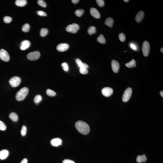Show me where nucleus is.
I'll use <instances>...</instances> for the list:
<instances>
[{"label": "nucleus", "mask_w": 163, "mask_h": 163, "mask_svg": "<svg viewBox=\"0 0 163 163\" xmlns=\"http://www.w3.org/2000/svg\"><path fill=\"white\" fill-rule=\"evenodd\" d=\"M112 70L115 73H117L119 68L120 65L119 62L115 60H113L111 63Z\"/></svg>", "instance_id": "9d476101"}, {"label": "nucleus", "mask_w": 163, "mask_h": 163, "mask_svg": "<svg viewBox=\"0 0 163 163\" xmlns=\"http://www.w3.org/2000/svg\"><path fill=\"white\" fill-rule=\"evenodd\" d=\"M136 160L137 163H141L142 162V159L141 156L139 155L137 157Z\"/></svg>", "instance_id": "4c0bfd02"}, {"label": "nucleus", "mask_w": 163, "mask_h": 163, "mask_svg": "<svg viewBox=\"0 0 163 163\" xmlns=\"http://www.w3.org/2000/svg\"><path fill=\"white\" fill-rule=\"evenodd\" d=\"M9 155V152L7 149H3L0 151V159L1 160L5 159Z\"/></svg>", "instance_id": "2eb2a0df"}, {"label": "nucleus", "mask_w": 163, "mask_h": 163, "mask_svg": "<svg viewBox=\"0 0 163 163\" xmlns=\"http://www.w3.org/2000/svg\"><path fill=\"white\" fill-rule=\"evenodd\" d=\"M79 72L81 74H86L88 72L87 69L84 67L80 68L79 69Z\"/></svg>", "instance_id": "c756f323"}, {"label": "nucleus", "mask_w": 163, "mask_h": 163, "mask_svg": "<svg viewBox=\"0 0 163 163\" xmlns=\"http://www.w3.org/2000/svg\"><path fill=\"white\" fill-rule=\"evenodd\" d=\"M48 33V30L46 28H42L41 30L40 35L42 37H44Z\"/></svg>", "instance_id": "b1692460"}, {"label": "nucleus", "mask_w": 163, "mask_h": 163, "mask_svg": "<svg viewBox=\"0 0 163 163\" xmlns=\"http://www.w3.org/2000/svg\"><path fill=\"white\" fill-rule=\"evenodd\" d=\"M30 42L27 40L23 41L21 44L20 48L22 50H25L29 48L30 45Z\"/></svg>", "instance_id": "ddd939ff"}, {"label": "nucleus", "mask_w": 163, "mask_h": 163, "mask_svg": "<svg viewBox=\"0 0 163 163\" xmlns=\"http://www.w3.org/2000/svg\"><path fill=\"white\" fill-rule=\"evenodd\" d=\"M29 92V89L27 87H24L20 90L17 93L15 97L18 101H22L26 96Z\"/></svg>", "instance_id": "f03ea898"}, {"label": "nucleus", "mask_w": 163, "mask_h": 163, "mask_svg": "<svg viewBox=\"0 0 163 163\" xmlns=\"http://www.w3.org/2000/svg\"><path fill=\"white\" fill-rule=\"evenodd\" d=\"M119 38L120 41L122 42H124L125 40V34L123 33H121L119 34Z\"/></svg>", "instance_id": "f704fd0d"}, {"label": "nucleus", "mask_w": 163, "mask_h": 163, "mask_svg": "<svg viewBox=\"0 0 163 163\" xmlns=\"http://www.w3.org/2000/svg\"><path fill=\"white\" fill-rule=\"evenodd\" d=\"M62 67L63 69L66 71H67L69 70V67L68 64L64 62L61 64Z\"/></svg>", "instance_id": "72a5a7b5"}, {"label": "nucleus", "mask_w": 163, "mask_h": 163, "mask_svg": "<svg viewBox=\"0 0 163 163\" xmlns=\"http://www.w3.org/2000/svg\"><path fill=\"white\" fill-rule=\"evenodd\" d=\"M88 32L89 34L91 35L93 34H95L96 32V27L94 26L90 27L88 30Z\"/></svg>", "instance_id": "4be33fe9"}, {"label": "nucleus", "mask_w": 163, "mask_h": 163, "mask_svg": "<svg viewBox=\"0 0 163 163\" xmlns=\"http://www.w3.org/2000/svg\"><path fill=\"white\" fill-rule=\"evenodd\" d=\"M27 132V128L26 126L24 125H23L22 127L21 130V135L23 136H24L26 135V133Z\"/></svg>", "instance_id": "cd10ccee"}, {"label": "nucleus", "mask_w": 163, "mask_h": 163, "mask_svg": "<svg viewBox=\"0 0 163 163\" xmlns=\"http://www.w3.org/2000/svg\"><path fill=\"white\" fill-rule=\"evenodd\" d=\"M46 93L48 96H54L56 95V93L54 91L48 89L46 91Z\"/></svg>", "instance_id": "bb28decb"}, {"label": "nucleus", "mask_w": 163, "mask_h": 163, "mask_svg": "<svg viewBox=\"0 0 163 163\" xmlns=\"http://www.w3.org/2000/svg\"><path fill=\"white\" fill-rule=\"evenodd\" d=\"M132 89L130 88H128L125 91L122 97V101L124 102H127L131 96Z\"/></svg>", "instance_id": "20e7f679"}, {"label": "nucleus", "mask_w": 163, "mask_h": 163, "mask_svg": "<svg viewBox=\"0 0 163 163\" xmlns=\"http://www.w3.org/2000/svg\"><path fill=\"white\" fill-rule=\"evenodd\" d=\"M42 100V97L40 95H37L35 96L34 98V102L37 104L41 102Z\"/></svg>", "instance_id": "5701e85b"}, {"label": "nucleus", "mask_w": 163, "mask_h": 163, "mask_svg": "<svg viewBox=\"0 0 163 163\" xmlns=\"http://www.w3.org/2000/svg\"><path fill=\"white\" fill-rule=\"evenodd\" d=\"M63 163H75V162L70 159H65L63 162Z\"/></svg>", "instance_id": "58836bf2"}, {"label": "nucleus", "mask_w": 163, "mask_h": 163, "mask_svg": "<svg viewBox=\"0 0 163 163\" xmlns=\"http://www.w3.org/2000/svg\"><path fill=\"white\" fill-rule=\"evenodd\" d=\"M130 47L133 50H137V48L136 46L133 44H130Z\"/></svg>", "instance_id": "ea45409f"}, {"label": "nucleus", "mask_w": 163, "mask_h": 163, "mask_svg": "<svg viewBox=\"0 0 163 163\" xmlns=\"http://www.w3.org/2000/svg\"><path fill=\"white\" fill-rule=\"evenodd\" d=\"M9 118L10 119L14 122H16L18 120V117L17 114L15 112H12L9 114Z\"/></svg>", "instance_id": "f3484780"}, {"label": "nucleus", "mask_w": 163, "mask_h": 163, "mask_svg": "<svg viewBox=\"0 0 163 163\" xmlns=\"http://www.w3.org/2000/svg\"><path fill=\"white\" fill-rule=\"evenodd\" d=\"M144 12L142 11H140L136 15L135 19L137 22H140L144 18Z\"/></svg>", "instance_id": "dca6fc26"}, {"label": "nucleus", "mask_w": 163, "mask_h": 163, "mask_svg": "<svg viewBox=\"0 0 163 163\" xmlns=\"http://www.w3.org/2000/svg\"><path fill=\"white\" fill-rule=\"evenodd\" d=\"M62 141L61 139L58 138L52 139L51 141V145L54 147H58L61 145Z\"/></svg>", "instance_id": "4468645a"}, {"label": "nucleus", "mask_w": 163, "mask_h": 163, "mask_svg": "<svg viewBox=\"0 0 163 163\" xmlns=\"http://www.w3.org/2000/svg\"><path fill=\"white\" fill-rule=\"evenodd\" d=\"M113 90L112 88L109 87L104 88L102 90V94L104 96L108 97L111 96L113 93Z\"/></svg>", "instance_id": "1a4fd4ad"}, {"label": "nucleus", "mask_w": 163, "mask_h": 163, "mask_svg": "<svg viewBox=\"0 0 163 163\" xmlns=\"http://www.w3.org/2000/svg\"><path fill=\"white\" fill-rule=\"evenodd\" d=\"M142 51L144 56L147 57L148 56L150 51V45L147 41H145L143 42L142 46Z\"/></svg>", "instance_id": "39448f33"}, {"label": "nucleus", "mask_w": 163, "mask_h": 163, "mask_svg": "<svg viewBox=\"0 0 163 163\" xmlns=\"http://www.w3.org/2000/svg\"><path fill=\"white\" fill-rule=\"evenodd\" d=\"M7 128L6 125L4 122L1 121H0V130H5Z\"/></svg>", "instance_id": "2f4dec72"}, {"label": "nucleus", "mask_w": 163, "mask_h": 163, "mask_svg": "<svg viewBox=\"0 0 163 163\" xmlns=\"http://www.w3.org/2000/svg\"><path fill=\"white\" fill-rule=\"evenodd\" d=\"M160 94L162 97H163V91H161L160 92Z\"/></svg>", "instance_id": "c03bdc74"}, {"label": "nucleus", "mask_w": 163, "mask_h": 163, "mask_svg": "<svg viewBox=\"0 0 163 163\" xmlns=\"http://www.w3.org/2000/svg\"><path fill=\"white\" fill-rule=\"evenodd\" d=\"M37 3L39 6L43 7H46L47 6L46 4L44 1L43 0H39L37 1Z\"/></svg>", "instance_id": "7c9ffc66"}, {"label": "nucleus", "mask_w": 163, "mask_h": 163, "mask_svg": "<svg viewBox=\"0 0 163 163\" xmlns=\"http://www.w3.org/2000/svg\"><path fill=\"white\" fill-rule=\"evenodd\" d=\"M90 13L93 17L96 19L100 18V12L96 8H91L90 9Z\"/></svg>", "instance_id": "f8f14e48"}, {"label": "nucleus", "mask_w": 163, "mask_h": 163, "mask_svg": "<svg viewBox=\"0 0 163 163\" xmlns=\"http://www.w3.org/2000/svg\"><path fill=\"white\" fill-rule=\"evenodd\" d=\"M28 160L26 158H24L21 161L20 163H27Z\"/></svg>", "instance_id": "79ce46f5"}, {"label": "nucleus", "mask_w": 163, "mask_h": 163, "mask_svg": "<svg viewBox=\"0 0 163 163\" xmlns=\"http://www.w3.org/2000/svg\"><path fill=\"white\" fill-rule=\"evenodd\" d=\"M97 41L100 43L105 44L106 42V40L102 34H100L97 38Z\"/></svg>", "instance_id": "412c9836"}, {"label": "nucleus", "mask_w": 163, "mask_h": 163, "mask_svg": "<svg viewBox=\"0 0 163 163\" xmlns=\"http://www.w3.org/2000/svg\"><path fill=\"white\" fill-rule=\"evenodd\" d=\"M69 47V45L67 44L61 43L57 46V49L59 52H64L67 50Z\"/></svg>", "instance_id": "9b49d317"}, {"label": "nucleus", "mask_w": 163, "mask_h": 163, "mask_svg": "<svg viewBox=\"0 0 163 163\" xmlns=\"http://www.w3.org/2000/svg\"><path fill=\"white\" fill-rule=\"evenodd\" d=\"M79 26L77 24L73 23L69 25L66 28V30L68 32L72 33H76L79 30Z\"/></svg>", "instance_id": "7ed1b4c3"}, {"label": "nucleus", "mask_w": 163, "mask_h": 163, "mask_svg": "<svg viewBox=\"0 0 163 163\" xmlns=\"http://www.w3.org/2000/svg\"><path fill=\"white\" fill-rule=\"evenodd\" d=\"M160 51L162 53H163V48H162L160 49Z\"/></svg>", "instance_id": "a18cd8bd"}, {"label": "nucleus", "mask_w": 163, "mask_h": 163, "mask_svg": "<svg viewBox=\"0 0 163 163\" xmlns=\"http://www.w3.org/2000/svg\"><path fill=\"white\" fill-rule=\"evenodd\" d=\"M27 1L26 0H17L15 1V4L19 7H23L26 4Z\"/></svg>", "instance_id": "a211bd4d"}, {"label": "nucleus", "mask_w": 163, "mask_h": 163, "mask_svg": "<svg viewBox=\"0 0 163 163\" xmlns=\"http://www.w3.org/2000/svg\"><path fill=\"white\" fill-rule=\"evenodd\" d=\"M21 79L19 77L15 76L12 77L9 81V83L11 86L13 87H16L20 84Z\"/></svg>", "instance_id": "423d86ee"}, {"label": "nucleus", "mask_w": 163, "mask_h": 163, "mask_svg": "<svg viewBox=\"0 0 163 163\" xmlns=\"http://www.w3.org/2000/svg\"><path fill=\"white\" fill-rule=\"evenodd\" d=\"M12 18L10 17L6 16L4 18V21L5 23H10L12 21Z\"/></svg>", "instance_id": "c85d7f7f"}, {"label": "nucleus", "mask_w": 163, "mask_h": 163, "mask_svg": "<svg viewBox=\"0 0 163 163\" xmlns=\"http://www.w3.org/2000/svg\"><path fill=\"white\" fill-rule=\"evenodd\" d=\"M72 2L73 4H77V3L79 2V0H72Z\"/></svg>", "instance_id": "37998d69"}, {"label": "nucleus", "mask_w": 163, "mask_h": 163, "mask_svg": "<svg viewBox=\"0 0 163 163\" xmlns=\"http://www.w3.org/2000/svg\"><path fill=\"white\" fill-rule=\"evenodd\" d=\"M0 58L3 61L8 62L10 59V57L7 52L5 50H0Z\"/></svg>", "instance_id": "6e6552de"}, {"label": "nucleus", "mask_w": 163, "mask_h": 163, "mask_svg": "<svg viewBox=\"0 0 163 163\" xmlns=\"http://www.w3.org/2000/svg\"><path fill=\"white\" fill-rule=\"evenodd\" d=\"M30 26L28 24H26L23 26L22 30L23 32H29L30 30Z\"/></svg>", "instance_id": "393cba45"}, {"label": "nucleus", "mask_w": 163, "mask_h": 163, "mask_svg": "<svg viewBox=\"0 0 163 163\" xmlns=\"http://www.w3.org/2000/svg\"><path fill=\"white\" fill-rule=\"evenodd\" d=\"M76 62L78 65L79 67H83L84 66V63H82L80 59H76Z\"/></svg>", "instance_id": "473e14b6"}, {"label": "nucleus", "mask_w": 163, "mask_h": 163, "mask_svg": "<svg viewBox=\"0 0 163 163\" xmlns=\"http://www.w3.org/2000/svg\"><path fill=\"white\" fill-rule=\"evenodd\" d=\"M124 1L125 2H128L129 1V0H124Z\"/></svg>", "instance_id": "49530a36"}, {"label": "nucleus", "mask_w": 163, "mask_h": 163, "mask_svg": "<svg viewBox=\"0 0 163 163\" xmlns=\"http://www.w3.org/2000/svg\"><path fill=\"white\" fill-rule=\"evenodd\" d=\"M75 127L79 133L84 135H87L89 133L90 128L89 126L86 122L79 121L76 122Z\"/></svg>", "instance_id": "f257e3e1"}, {"label": "nucleus", "mask_w": 163, "mask_h": 163, "mask_svg": "<svg viewBox=\"0 0 163 163\" xmlns=\"http://www.w3.org/2000/svg\"><path fill=\"white\" fill-rule=\"evenodd\" d=\"M142 157V161L144 162L147 160V158L146 157V156L145 155H142L141 156Z\"/></svg>", "instance_id": "a19ab883"}, {"label": "nucleus", "mask_w": 163, "mask_h": 163, "mask_svg": "<svg viewBox=\"0 0 163 163\" xmlns=\"http://www.w3.org/2000/svg\"><path fill=\"white\" fill-rule=\"evenodd\" d=\"M37 14L41 16H46L47 14L44 11H37Z\"/></svg>", "instance_id": "e433bc0d"}, {"label": "nucleus", "mask_w": 163, "mask_h": 163, "mask_svg": "<svg viewBox=\"0 0 163 163\" xmlns=\"http://www.w3.org/2000/svg\"><path fill=\"white\" fill-rule=\"evenodd\" d=\"M84 12V10L82 9H77L75 11V14L77 16L80 17Z\"/></svg>", "instance_id": "a878e982"}, {"label": "nucleus", "mask_w": 163, "mask_h": 163, "mask_svg": "<svg viewBox=\"0 0 163 163\" xmlns=\"http://www.w3.org/2000/svg\"><path fill=\"white\" fill-rule=\"evenodd\" d=\"M96 2L100 7H103L104 5V1L103 0H96Z\"/></svg>", "instance_id": "c9c22d12"}, {"label": "nucleus", "mask_w": 163, "mask_h": 163, "mask_svg": "<svg viewBox=\"0 0 163 163\" xmlns=\"http://www.w3.org/2000/svg\"><path fill=\"white\" fill-rule=\"evenodd\" d=\"M114 23L113 19L109 17L106 19L104 23L106 25L110 27L112 26Z\"/></svg>", "instance_id": "6ab92c4d"}, {"label": "nucleus", "mask_w": 163, "mask_h": 163, "mask_svg": "<svg viewBox=\"0 0 163 163\" xmlns=\"http://www.w3.org/2000/svg\"><path fill=\"white\" fill-rule=\"evenodd\" d=\"M136 62L134 59H132L131 61L128 63H126L125 65L127 67L129 68H132L136 67Z\"/></svg>", "instance_id": "aec40b11"}, {"label": "nucleus", "mask_w": 163, "mask_h": 163, "mask_svg": "<svg viewBox=\"0 0 163 163\" xmlns=\"http://www.w3.org/2000/svg\"><path fill=\"white\" fill-rule=\"evenodd\" d=\"M40 56V52L38 51L30 52L27 54V58L30 60H34L38 59Z\"/></svg>", "instance_id": "0eeeda50"}]
</instances>
